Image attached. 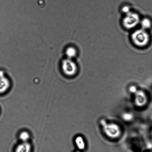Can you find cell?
<instances>
[{"instance_id":"obj_1","label":"cell","mask_w":152,"mask_h":152,"mask_svg":"<svg viewBox=\"0 0 152 152\" xmlns=\"http://www.w3.org/2000/svg\"><path fill=\"white\" fill-rule=\"evenodd\" d=\"M132 40L134 44L138 47H144L149 41V36L145 29H140L135 31L132 34Z\"/></svg>"},{"instance_id":"obj_2","label":"cell","mask_w":152,"mask_h":152,"mask_svg":"<svg viewBox=\"0 0 152 152\" xmlns=\"http://www.w3.org/2000/svg\"><path fill=\"white\" fill-rule=\"evenodd\" d=\"M140 21L139 15L136 13L131 12L125 16L123 20V24L127 29H132L138 24Z\"/></svg>"},{"instance_id":"obj_3","label":"cell","mask_w":152,"mask_h":152,"mask_svg":"<svg viewBox=\"0 0 152 152\" xmlns=\"http://www.w3.org/2000/svg\"><path fill=\"white\" fill-rule=\"evenodd\" d=\"M62 68L65 74L68 75H74L77 70L76 65L69 59L64 61Z\"/></svg>"},{"instance_id":"obj_4","label":"cell","mask_w":152,"mask_h":152,"mask_svg":"<svg viewBox=\"0 0 152 152\" xmlns=\"http://www.w3.org/2000/svg\"><path fill=\"white\" fill-rule=\"evenodd\" d=\"M10 83L8 79L4 77V73L0 71V93H4L10 87Z\"/></svg>"},{"instance_id":"obj_5","label":"cell","mask_w":152,"mask_h":152,"mask_svg":"<svg viewBox=\"0 0 152 152\" xmlns=\"http://www.w3.org/2000/svg\"><path fill=\"white\" fill-rule=\"evenodd\" d=\"M31 146L29 143L23 142L18 146L15 152H31Z\"/></svg>"},{"instance_id":"obj_6","label":"cell","mask_w":152,"mask_h":152,"mask_svg":"<svg viewBox=\"0 0 152 152\" xmlns=\"http://www.w3.org/2000/svg\"><path fill=\"white\" fill-rule=\"evenodd\" d=\"M151 23L149 19L147 18L143 19L141 22V25L143 29H148L151 27Z\"/></svg>"},{"instance_id":"obj_7","label":"cell","mask_w":152,"mask_h":152,"mask_svg":"<svg viewBox=\"0 0 152 152\" xmlns=\"http://www.w3.org/2000/svg\"><path fill=\"white\" fill-rule=\"evenodd\" d=\"M66 54L69 58H73L75 56L76 51L73 48L70 47L67 50Z\"/></svg>"},{"instance_id":"obj_8","label":"cell","mask_w":152,"mask_h":152,"mask_svg":"<svg viewBox=\"0 0 152 152\" xmlns=\"http://www.w3.org/2000/svg\"><path fill=\"white\" fill-rule=\"evenodd\" d=\"M19 138L21 140L23 141V142H26L27 141H28V140L29 139V134L26 132H22L19 135Z\"/></svg>"},{"instance_id":"obj_9","label":"cell","mask_w":152,"mask_h":152,"mask_svg":"<svg viewBox=\"0 0 152 152\" xmlns=\"http://www.w3.org/2000/svg\"><path fill=\"white\" fill-rule=\"evenodd\" d=\"M122 11H123V13H126V14H127V13L131 12L130 7H129V6H125V7H123V8H122Z\"/></svg>"}]
</instances>
